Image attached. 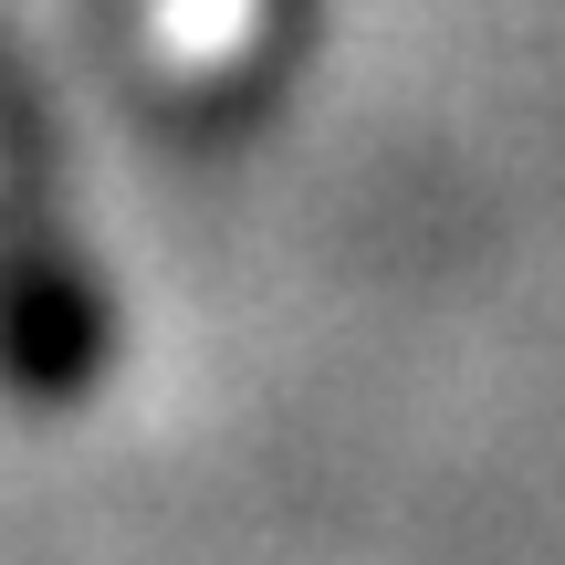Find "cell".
Returning <instances> with one entry per match:
<instances>
[{
  "mask_svg": "<svg viewBox=\"0 0 565 565\" xmlns=\"http://www.w3.org/2000/svg\"><path fill=\"white\" fill-rule=\"evenodd\" d=\"M282 42V0H158V53L179 74L252 84Z\"/></svg>",
  "mask_w": 565,
  "mask_h": 565,
  "instance_id": "7a4b0ae2",
  "label": "cell"
},
{
  "mask_svg": "<svg viewBox=\"0 0 565 565\" xmlns=\"http://www.w3.org/2000/svg\"><path fill=\"white\" fill-rule=\"evenodd\" d=\"M116 356L105 282L42 210H0V377L32 408H74Z\"/></svg>",
  "mask_w": 565,
  "mask_h": 565,
  "instance_id": "6da1fadb",
  "label": "cell"
}]
</instances>
